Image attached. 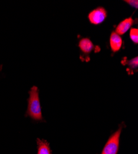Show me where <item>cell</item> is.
Masks as SVG:
<instances>
[{
  "label": "cell",
  "mask_w": 138,
  "mask_h": 154,
  "mask_svg": "<svg viewBox=\"0 0 138 154\" xmlns=\"http://www.w3.org/2000/svg\"><path fill=\"white\" fill-rule=\"evenodd\" d=\"M134 23V20L131 17L125 19L117 25L115 29V32L120 36L123 35L131 28Z\"/></svg>",
  "instance_id": "cell-4"
},
{
  "label": "cell",
  "mask_w": 138,
  "mask_h": 154,
  "mask_svg": "<svg viewBox=\"0 0 138 154\" xmlns=\"http://www.w3.org/2000/svg\"><path fill=\"white\" fill-rule=\"evenodd\" d=\"M29 105L27 115L35 120H42V115L40 100L39 96V89L36 86H33L29 91Z\"/></svg>",
  "instance_id": "cell-1"
},
{
  "label": "cell",
  "mask_w": 138,
  "mask_h": 154,
  "mask_svg": "<svg viewBox=\"0 0 138 154\" xmlns=\"http://www.w3.org/2000/svg\"><path fill=\"white\" fill-rule=\"evenodd\" d=\"M110 45L111 49L114 53L118 52L122 47V38L115 32H113L111 33L110 38Z\"/></svg>",
  "instance_id": "cell-5"
},
{
  "label": "cell",
  "mask_w": 138,
  "mask_h": 154,
  "mask_svg": "<svg viewBox=\"0 0 138 154\" xmlns=\"http://www.w3.org/2000/svg\"><path fill=\"white\" fill-rule=\"evenodd\" d=\"M124 61L123 64L124 65H128V67L131 69H135L137 68L138 66V58L136 57L130 60H123Z\"/></svg>",
  "instance_id": "cell-8"
},
{
  "label": "cell",
  "mask_w": 138,
  "mask_h": 154,
  "mask_svg": "<svg viewBox=\"0 0 138 154\" xmlns=\"http://www.w3.org/2000/svg\"><path fill=\"white\" fill-rule=\"evenodd\" d=\"M107 16V11L102 7H98L90 12L88 18L91 23L98 25L102 23L106 19Z\"/></svg>",
  "instance_id": "cell-3"
},
{
  "label": "cell",
  "mask_w": 138,
  "mask_h": 154,
  "mask_svg": "<svg viewBox=\"0 0 138 154\" xmlns=\"http://www.w3.org/2000/svg\"><path fill=\"white\" fill-rule=\"evenodd\" d=\"M38 143V154H51L49 144L46 140L37 139Z\"/></svg>",
  "instance_id": "cell-7"
},
{
  "label": "cell",
  "mask_w": 138,
  "mask_h": 154,
  "mask_svg": "<svg viewBox=\"0 0 138 154\" xmlns=\"http://www.w3.org/2000/svg\"><path fill=\"white\" fill-rule=\"evenodd\" d=\"M121 130L122 126H120L118 130L110 137L101 154H117L119 149L120 137Z\"/></svg>",
  "instance_id": "cell-2"
},
{
  "label": "cell",
  "mask_w": 138,
  "mask_h": 154,
  "mask_svg": "<svg viewBox=\"0 0 138 154\" xmlns=\"http://www.w3.org/2000/svg\"><path fill=\"white\" fill-rule=\"evenodd\" d=\"M79 47L83 53L89 54L94 48V45L89 38H82L79 43Z\"/></svg>",
  "instance_id": "cell-6"
},
{
  "label": "cell",
  "mask_w": 138,
  "mask_h": 154,
  "mask_svg": "<svg viewBox=\"0 0 138 154\" xmlns=\"http://www.w3.org/2000/svg\"><path fill=\"white\" fill-rule=\"evenodd\" d=\"M125 2L127 3L128 4H129L130 5L133 6V8H135L137 9L138 2H137V0H135V1H134V0H130V1H128V0H127V1H125Z\"/></svg>",
  "instance_id": "cell-10"
},
{
  "label": "cell",
  "mask_w": 138,
  "mask_h": 154,
  "mask_svg": "<svg viewBox=\"0 0 138 154\" xmlns=\"http://www.w3.org/2000/svg\"><path fill=\"white\" fill-rule=\"evenodd\" d=\"M130 36L131 40L134 44L138 43V29L137 28H132L130 30Z\"/></svg>",
  "instance_id": "cell-9"
}]
</instances>
